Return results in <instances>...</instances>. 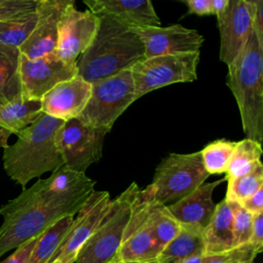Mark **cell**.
I'll list each match as a JSON object with an SVG mask.
<instances>
[{
    "instance_id": "obj_1",
    "label": "cell",
    "mask_w": 263,
    "mask_h": 263,
    "mask_svg": "<svg viewBox=\"0 0 263 263\" xmlns=\"http://www.w3.org/2000/svg\"><path fill=\"white\" fill-rule=\"evenodd\" d=\"M96 181L62 165L0 206V258L42 233L61 218L75 216L95 190Z\"/></svg>"
},
{
    "instance_id": "obj_2",
    "label": "cell",
    "mask_w": 263,
    "mask_h": 263,
    "mask_svg": "<svg viewBox=\"0 0 263 263\" xmlns=\"http://www.w3.org/2000/svg\"><path fill=\"white\" fill-rule=\"evenodd\" d=\"M98 16L96 36L76 61L77 76L89 83L130 69L145 59L144 45L128 24L108 14Z\"/></svg>"
},
{
    "instance_id": "obj_3",
    "label": "cell",
    "mask_w": 263,
    "mask_h": 263,
    "mask_svg": "<svg viewBox=\"0 0 263 263\" xmlns=\"http://www.w3.org/2000/svg\"><path fill=\"white\" fill-rule=\"evenodd\" d=\"M64 120L42 114L35 122L16 134L14 144L3 149V168L23 189L45 173H52L64 160L57 144V132Z\"/></svg>"
},
{
    "instance_id": "obj_4",
    "label": "cell",
    "mask_w": 263,
    "mask_h": 263,
    "mask_svg": "<svg viewBox=\"0 0 263 263\" xmlns=\"http://www.w3.org/2000/svg\"><path fill=\"white\" fill-rule=\"evenodd\" d=\"M227 86L240 114L247 138L263 141V42L253 28L245 46L228 66Z\"/></svg>"
},
{
    "instance_id": "obj_5",
    "label": "cell",
    "mask_w": 263,
    "mask_h": 263,
    "mask_svg": "<svg viewBox=\"0 0 263 263\" xmlns=\"http://www.w3.org/2000/svg\"><path fill=\"white\" fill-rule=\"evenodd\" d=\"M139 189L134 182L110 201L103 220L79 250L74 263H110L116 260L129 219L130 205Z\"/></svg>"
},
{
    "instance_id": "obj_6",
    "label": "cell",
    "mask_w": 263,
    "mask_h": 263,
    "mask_svg": "<svg viewBox=\"0 0 263 263\" xmlns=\"http://www.w3.org/2000/svg\"><path fill=\"white\" fill-rule=\"evenodd\" d=\"M209 177L199 151L170 153L156 166L148 188L156 202L168 205L195 190Z\"/></svg>"
},
{
    "instance_id": "obj_7",
    "label": "cell",
    "mask_w": 263,
    "mask_h": 263,
    "mask_svg": "<svg viewBox=\"0 0 263 263\" xmlns=\"http://www.w3.org/2000/svg\"><path fill=\"white\" fill-rule=\"evenodd\" d=\"M90 84L87 104L76 118L89 126L110 132L117 118L137 100L130 69Z\"/></svg>"
},
{
    "instance_id": "obj_8",
    "label": "cell",
    "mask_w": 263,
    "mask_h": 263,
    "mask_svg": "<svg viewBox=\"0 0 263 263\" xmlns=\"http://www.w3.org/2000/svg\"><path fill=\"white\" fill-rule=\"evenodd\" d=\"M199 58V51H194L152 57L135 64L130 74L137 100L152 90L195 80Z\"/></svg>"
},
{
    "instance_id": "obj_9",
    "label": "cell",
    "mask_w": 263,
    "mask_h": 263,
    "mask_svg": "<svg viewBox=\"0 0 263 263\" xmlns=\"http://www.w3.org/2000/svg\"><path fill=\"white\" fill-rule=\"evenodd\" d=\"M152 202L153 196L148 186L139 189L130 205L129 219L123 231L116 260L141 263L157 260L161 249L154 237L150 223Z\"/></svg>"
},
{
    "instance_id": "obj_10",
    "label": "cell",
    "mask_w": 263,
    "mask_h": 263,
    "mask_svg": "<svg viewBox=\"0 0 263 263\" xmlns=\"http://www.w3.org/2000/svg\"><path fill=\"white\" fill-rule=\"evenodd\" d=\"M109 130L84 124L77 118L63 122L57 132V144L64 164L85 173L102 158L103 143Z\"/></svg>"
},
{
    "instance_id": "obj_11",
    "label": "cell",
    "mask_w": 263,
    "mask_h": 263,
    "mask_svg": "<svg viewBox=\"0 0 263 263\" xmlns=\"http://www.w3.org/2000/svg\"><path fill=\"white\" fill-rule=\"evenodd\" d=\"M76 75V63H66L55 53L37 59H28L21 53L20 79L25 100H41L53 86Z\"/></svg>"
},
{
    "instance_id": "obj_12",
    "label": "cell",
    "mask_w": 263,
    "mask_h": 263,
    "mask_svg": "<svg viewBox=\"0 0 263 263\" xmlns=\"http://www.w3.org/2000/svg\"><path fill=\"white\" fill-rule=\"evenodd\" d=\"M110 201L111 198L108 191L93 190L77 212L67 236L48 263H74L79 250L103 220Z\"/></svg>"
},
{
    "instance_id": "obj_13",
    "label": "cell",
    "mask_w": 263,
    "mask_h": 263,
    "mask_svg": "<svg viewBox=\"0 0 263 263\" xmlns=\"http://www.w3.org/2000/svg\"><path fill=\"white\" fill-rule=\"evenodd\" d=\"M99 16L90 10L80 11L69 4L59 23L55 54L66 63L75 64L92 42L99 27Z\"/></svg>"
},
{
    "instance_id": "obj_14",
    "label": "cell",
    "mask_w": 263,
    "mask_h": 263,
    "mask_svg": "<svg viewBox=\"0 0 263 263\" xmlns=\"http://www.w3.org/2000/svg\"><path fill=\"white\" fill-rule=\"evenodd\" d=\"M141 39L145 48V59L199 51L204 38L196 30L176 24L168 27H130Z\"/></svg>"
},
{
    "instance_id": "obj_15",
    "label": "cell",
    "mask_w": 263,
    "mask_h": 263,
    "mask_svg": "<svg viewBox=\"0 0 263 263\" xmlns=\"http://www.w3.org/2000/svg\"><path fill=\"white\" fill-rule=\"evenodd\" d=\"M220 32V60L230 66L245 46L254 28V5L246 0H229L217 17Z\"/></svg>"
},
{
    "instance_id": "obj_16",
    "label": "cell",
    "mask_w": 263,
    "mask_h": 263,
    "mask_svg": "<svg viewBox=\"0 0 263 263\" xmlns=\"http://www.w3.org/2000/svg\"><path fill=\"white\" fill-rule=\"evenodd\" d=\"M75 0H45L36 5L37 21L27 40L18 47L28 59H37L55 52L60 18Z\"/></svg>"
},
{
    "instance_id": "obj_17",
    "label": "cell",
    "mask_w": 263,
    "mask_h": 263,
    "mask_svg": "<svg viewBox=\"0 0 263 263\" xmlns=\"http://www.w3.org/2000/svg\"><path fill=\"white\" fill-rule=\"evenodd\" d=\"M91 84L79 76L60 82L41 98L42 112L64 121L76 118L85 108Z\"/></svg>"
},
{
    "instance_id": "obj_18",
    "label": "cell",
    "mask_w": 263,
    "mask_h": 263,
    "mask_svg": "<svg viewBox=\"0 0 263 263\" xmlns=\"http://www.w3.org/2000/svg\"><path fill=\"white\" fill-rule=\"evenodd\" d=\"M225 180L223 178L214 182L202 183L183 198L168 204V211L181 225L203 230L216 208L213 193Z\"/></svg>"
},
{
    "instance_id": "obj_19",
    "label": "cell",
    "mask_w": 263,
    "mask_h": 263,
    "mask_svg": "<svg viewBox=\"0 0 263 263\" xmlns=\"http://www.w3.org/2000/svg\"><path fill=\"white\" fill-rule=\"evenodd\" d=\"M96 15L108 14L130 27L160 26L151 0H82Z\"/></svg>"
},
{
    "instance_id": "obj_20",
    "label": "cell",
    "mask_w": 263,
    "mask_h": 263,
    "mask_svg": "<svg viewBox=\"0 0 263 263\" xmlns=\"http://www.w3.org/2000/svg\"><path fill=\"white\" fill-rule=\"evenodd\" d=\"M42 114L41 100L21 99L0 105V148H6L12 134L16 135Z\"/></svg>"
},
{
    "instance_id": "obj_21",
    "label": "cell",
    "mask_w": 263,
    "mask_h": 263,
    "mask_svg": "<svg viewBox=\"0 0 263 263\" xmlns=\"http://www.w3.org/2000/svg\"><path fill=\"white\" fill-rule=\"evenodd\" d=\"M203 254H218L233 248L232 209L225 198L216 204L214 214L202 231Z\"/></svg>"
},
{
    "instance_id": "obj_22",
    "label": "cell",
    "mask_w": 263,
    "mask_h": 263,
    "mask_svg": "<svg viewBox=\"0 0 263 263\" xmlns=\"http://www.w3.org/2000/svg\"><path fill=\"white\" fill-rule=\"evenodd\" d=\"M18 47L0 44V100L4 103L22 98Z\"/></svg>"
},
{
    "instance_id": "obj_23",
    "label": "cell",
    "mask_w": 263,
    "mask_h": 263,
    "mask_svg": "<svg viewBox=\"0 0 263 263\" xmlns=\"http://www.w3.org/2000/svg\"><path fill=\"white\" fill-rule=\"evenodd\" d=\"M202 231L183 226L179 233L161 250L157 263H178L196 253H203Z\"/></svg>"
},
{
    "instance_id": "obj_24",
    "label": "cell",
    "mask_w": 263,
    "mask_h": 263,
    "mask_svg": "<svg viewBox=\"0 0 263 263\" xmlns=\"http://www.w3.org/2000/svg\"><path fill=\"white\" fill-rule=\"evenodd\" d=\"M73 220V215L65 216L39 234L29 263H48L67 236Z\"/></svg>"
},
{
    "instance_id": "obj_25",
    "label": "cell",
    "mask_w": 263,
    "mask_h": 263,
    "mask_svg": "<svg viewBox=\"0 0 263 263\" xmlns=\"http://www.w3.org/2000/svg\"><path fill=\"white\" fill-rule=\"evenodd\" d=\"M262 143L245 138L235 143L225 179L246 175L254 171L261 162Z\"/></svg>"
},
{
    "instance_id": "obj_26",
    "label": "cell",
    "mask_w": 263,
    "mask_h": 263,
    "mask_svg": "<svg viewBox=\"0 0 263 263\" xmlns=\"http://www.w3.org/2000/svg\"><path fill=\"white\" fill-rule=\"evenodd\" d=\"M36 21V7L1 21L0 44L20 47L33 31Z\"/></svg>"
},
{
    "instance_id": "obj_27",
    "label": "cell",
    "mask_w": 263,
    "mask_h": 263,
    "mask_svg": "<svg viewBox=\"0 0 263 263\" xmlns=\"http://www.w3.org/2000/svg\"><path fill=\"white\" fill-rule=\"evenodd\" d=\"M149 217L154 237L162 250L179 233L181 224L171 214L167 205L156 202L154 198Z\"/></svg>"
},
{
    "instance_id": "obj_28",
    "label": "cell",
    "mask_w": 263,
    "mask_h": 263,
    "mask_svg": "<svg viewBox=\"0 0 263 263\" xmlns=\"http://www.w3.org/2000/svg\"><path fill=\"white\" fill-rule=\"evenodd\" d=\"M235 143L234 141L220 139L209 143L199 151L203 167L209 175L226 173Z\"/></svg>"
},
{
    "instance_id": "obj_29",
    "label": "cell",
    "mask_w": 263,
    "mask_h": 263,
    "mask_svg": "<svg viewBox=\"0 0 263 263\" xmlns=\"http://www.w3.org/2000/svg\"><path fill=\"white\" fill-rule=\"evenodd\" d=\"M227 180L225 200L240 203L261 187H263V164L260 163L254 171Z\"/></svg>"
},
{
    "instance_id": "obj_30",
    "label": "cell",
    "mask_w": 263,
    "mask_h": 263,
    "mask_svg": "<svg viewBox=\"0 0 263 263\" xmlns=\"http://www.w3.org/2000/svg\"><path fill=\"white\" fill-rule=\"evenodd\" d=\"M230 205L232 209L233 247L246 245L251 235L254 215L237 202H230Z\"/></svg>"
},
{
    "instance_id": "obj_31",
    "label": "cell",
    "mask_w": 263,
    "mask_h": 263,
    "mask_svg": "<svg viewBox=\"0 0 263 263\" xmlns=\"http://www.w3.org/2000/svg\"><path fill=\"white\" fill-rule=\"evenodd\" d=\"M258 253L249 243L218 254H203L202 263H254Z\"/></svg>"
},
{
    "instance_id": "obj_32",
    "label": "cell",
    "mask_w": 263,
    "mask_h": 263,
    "mask_svg": "<svg viewBox=\"0 0 263 263\" xmlns=\"http://www.w3.org/2000/svg\"><path fill=\"white\" fill-rule=\"evenodd\" d=\"M37 3L31 0H0V22L20 12L35 8Z\"/></svg>"
},
{
    "instance_id": "obj_33",
    "label": "cell",
    "mask_w": 263,
    "mask_h": 263,
    "mask_svg": "<svg viewBox=\"0 0 263 263\" xmlns=\"http://www.w3.org/2000/svg\"><path fill=\"white\" fill-rule=\"evenodd\" d=\"M248 243L251 245L258 254L263 252V212L253 216L252 230Z\"/></svg>"
},
{
    "instance_id": "obj_34",
    "label": "cell",
    "mask_w": 263,
    "mask_h": 263,
    "mask_svg": "<svg viewBox=\"0 0 263 263\" xmlns=\"http://www.w3.org/2000/svg\"><path fill=\"white\" fill-rule=\"evenodd\" d=\"M41 234V233H40ZM39 235L32 237L31 239L27 240L26 242L22 243L20 247L15 249V251L8 256L4 261L1 263H29L31 252L37 241Z\"/></svg>"
},
{
    "instance_id": "obj_35",
    "label": "cell",
    "mask_w": 263,
    "mask_h": 263,
    "mask_svg": "<svg viewBox=\"0 0 263 263\" xmlns=\"http://www.w3.org/2000/svg\"><path fill=\"white\" fill-rule=\"evenodd\" d=\"M180 1H182L187 6L189 14H196L199 16L214 14L210 0H180Z\"/></svg>"
},
{
    "instance_id": "obj_36",
    "label": "cell",
    "mask_w": 263,
    "mask_h": 263,
    "mask_svg": "<svg viewBox=\"0 0 263 263\" xmlns=\"http://www.w3.org/2000/svg\"><path fill=\"white\" fill-rule=\"evenodd\" d=\"M239 204L253 215L263 212V187Z\"/></svg>"
},
{
    "instance_id": "obj_37",
    "label": "cell",
    "mask_w": 263,
    "mask_h": 263,
    "mask_svg": "<svg viewBox=\"0 0 263 263\" xmlns=\"http://www.w3.org/2000/svg\"><path fill=\"white\" fill-rule=\"evenodd\" d=\"M211 6L213 9V13L219 17L227 8L229 0H210Z\"/></svg>"
},
{
    "instance_id": "obj_38",
    "label": "cell",
    "mask_w": 263,
    "mask_h": 263,
    "mask_svg": "<svg viewBox=\"0 0 263 263\" xmlns=\"http://www.w3.org/2000/svg\"><path fill=\"white\" fill-rule=\"evenodd\" d=\"M202 257L203 253H196L179 261L178 263H202Z\"/></svg>"
},
{
    "instance_id": "obj_39",
    "label": "cell",
    "mask_w": 263,
    "mask_h": 263,
    "mask_svg": "<svg viewBox=\"0 0 263 263\" xmlns=\"http://www.w3.org/2000/svg\"><path fill=\"white\" fill-rule=\"evenodd\" d=\"M110 263H141V262H130V261H118V260H115V261H112ZM145 263H157V261H152V262H145Z\"/></svg>"
},
{
    "instance_id": "obj_40",
    "label": "cell",
    "mask_w": 263,
    "mask_h": 263,
    "mask_svg": "<svg viewBox=\"0 0 263 263\" xmlns=\"http://www.w3.org/2000/svg\"><path fill=\"white\" fill-rule=\"evenodd\" d=\"M31 1H33V2H35V3H40V2L45 1V0H31Z\"/></svg>"
},
{
    "instance_id": "obj_41",
    "label": "cell",
    "mask_w": 263,
    "mask_h": 263,
    "mask_svg": "<svg viewBox=\"0 0 263 263\" xmlns=\"http://www.w3.org/2000/svg\"><path fill=\"white\" fill-rule=\"evenodd\" d=\"M246 1H248V2H250L251 4H253V5H254V3H255V1H256V0H246Z\"/></svg>"
},
{
    "instance_id": "obj_42",
    "label": "cell",
    "mask_w": 263,
    "mask_h": 263,
    "mask_svg": "<svg viewBox=\"0 0 263 263\" xmlns=\"http://www.w3.org/2000/svg\"><path fill=\"white\" fill-rule=\"evenodd\" d=\"M2 104H4V102H2V101L0 100V105H2Z\"/></svg>"
},
{
    "instance_id": "obj_43",
    "label": "cell",
    "mask_w": 263,
    "mask_h": 263,
    "mask_svg": "<svg viewBox=\"0 0 263 263\" xmlns=\"http://www.w3.org/2000/svg\"><path fill=\"white\" fill-rule=\"evenodd\" d=\"M50 263H58V262H50Z\"/></svg>"
}]
</instances>
